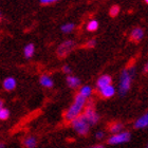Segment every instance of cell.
Returning a JSON list of instances; mask_svg holds the SVG:
<instances>
[{"instance_id":"obj_1","label":"cell","mask_w":148,"mask_h":148,"mask_svg":"<svg viewBox=\"0 0 148 148\" xmlns=\"http://www.w3.org/2000/svg\"><path fill=\"white\" fill-rule=\"evenodd\" d=\"M87 105V99L82 96L78 93L75 99H74L72 105L68 108V110L66 111L65 113V119L68 122H72L73 120H75L76 117L80 116L83 114V111L85 110Z\"/></svg>"},{"instance_id":"obj_2","label":"cell","mask_w":148,"mask_h":148,"mask_svg":"<svg viewBox=\"0 0 148 148\" xmlns=\"http://www.w3.org/2000/svg\"><path fill=\"white\" fill-rule=\"evenodd\" d=\"M134 75H136V67H130L129 69H124L122 71L119 83V94L121 96L126 95L128 93Z\"/></svg>"},{"instance_id":"obj_3","label":"cell","mask_w":148,"mask_h":148,"mask_svg":"<svg viewBox=\"0 0 148 148\" xmlns=\"http://www.w3.org/2000/svg\"><path fill=\"white\" fill-rule=\"evenodd\" d=\"M82 115H83V116L85 117V120L89 123L90 126L96 125L99 121V115L97 114V112L95 111V109H94L93 102H91V101H89V102L87 101L86 108H85L84 113L82 114Z\"/></svg>"},{"instance_id":"obj_4","label":"cell","mask_w":148,"mask_h":148,"mask_svg":"<svg viewBox=\"0 0 148 148\" xmlns=\"http://www.w3.org/2000/svg\"><path fill=\"white\" fill-rule=\"evenodd\" d=\"M71 126H72V128L75 130V132L78 133L79 136H86L90 130L89 123L85 120V117H84L83 115H80V116L76 117L75 120L72 121Z\"/></svg>"},{"instance_id":"obj_5","label":"cell","mask_w":148,"mask_h":148,"mask_svg":"<svg viewBox=\"0 0 148 148\" xmlns=\"http://www.w3.org/2000/svg\"><path fill=\"white\" fill-rule=\"evenodd\" d=\"M130 139H131V133L129 131L123 130V131H121L119 133L112 134L108 139L107 143H108L109 145H120V144L129 142Z\"/></svg>"},{"instance_id":"obj_6","label":"cell","mask_w":148,"mask_h":148,"mask_svg":"<svg viewBox=\"0 0 148 148\" xmlns=\"http://www.w3.org/2000/svg\"><path fill=\"white\" fill-rule=\"evenodd\" d=\"M74 47H75V42L73 40H66L57 48V55L60 58H64L71 52Z\"/></svg>"},{"instance_id":"obj_7","label":"cell","mask_w":148,"mask_h":148,"mask_svg":"<svg viewBox=\"0 0 148 148\" xmlns=\"http://www.w3.org/2000/svg\"><path fill=\"white\" fill-rule=\"evenodd\" d=\"M133 127L136 129H145V128H148V111L136 119L134 124H133Z\"/></svg>"},{"instance_id":"obj_8","label":"cell","mask_w":148,"mask_h":148,"mask_svg":"<svg viewBox=\"0 0 148 148\" xmlns=\"http://www.w3.org/2000/svg\"><path fill=\"white\" fill-rule=\"evenodd\" d=\"M111 83H112V78H111L110 75H102L101 77H99V79L96 82V87H97V89L101 90L103 88H105L107 86H110Z\"/></svg>"},{"instance_id":"obj_9","label":"cell","mask_w":148,"mask_h":148,"mask_svg":"<svg viewBox=\"0 0 148 148\" xmlns=\"http://www.w3.org/2000/svg\"><path fill=\"white\" fill-rule=\"evenodd\" d=\"M144 37V30L141 28H136L131 31V34H130V39L132 41H136V42H139L143 39Z\"/></svg>"},{"instance_id":"obj_10","label":"cell","mask_w":148,"mask_h":148,"mask_svg":"<svg viewBox=\"0 0 148 148\" xmlns=\"http://www.w3.org/2000/svg\"><path fill=\"white\" fill-rule=\"evenodd\" d=\"M99 94L104 99H110V97H112L115 94V88L112 85L105 87V88H103V89L99 90Z\"/></svg>"},{"instance_id":"obj_11","label":"cell","mask_w":148,"mask_h":148,"mask_svg":"<svg viewBox=\"0 0 148 148\" xmlns=\"http://www.w3.org/2000/svg\"><path fill=\"white\" fill-rule=\"evenodd\" d=\"M16 79L14 77H6L5 79L3 80V88L6 91H12L16 88Z\"/></svg>"},{"instance_id":"obj_12","label":"cell","mask_w":148,"mask_h":148,"mask_svg":"<svg viewBox=\"0 0 148 148\" xmlns=\"http://www.w3.org/2000/svg\"><path fill=\"white\" fill-rule=\"evenodd\" d=\"M67 84H68V86L70 87V88L75 89V88L80 86V79L76 76L69 75V76L67 77Z\"/></svg>"},{"instance_id":"obj_13","label":"cell","mask_w":148,"mask_h":148,"mask_svg":"<svg viewBox=\"0 0 148 148\" xmlns=\"http://www.w3.org/2000/svg\"><path fill=\"white\" fill-rule=\"evenodd\" d=\"M23 146L25 148H35L37 146V139L33 136H27L23 140Z\"/></svg>"},{"instance_id":"obj_14","label":"cell","mask_w":148,"mask_h":148,"mask_svg":"<svg viewBox=\"0 0 148 148\" xmlns=\"http://www.w3.org/2000/svg\"><path fill=\"white\" fill-rule=\"evenodd\" d=\"M39 83H40V85L42 87H45V88H52L53 84H54L53 83V79L49 75H42V76L40 77Z\"/></svg>"},{"instance_id":"obj_15","label":"cell","mask_w":148,"mask_h":148,"mask_svg":"<svg viewBox=\"0 0 148 148\" xmlns=\"http://www.w3.org/2000/svg\"><path fill=\"white\" fill-rule=\"evenodd\" d=\"M124 130V124L120 123V122H115V123H112L109 127V131H110L112 134H115V133H119L121 131Z\"/></svg>"},{"instance_id":"obj_16","label":"cell","mask_w":148,"mask_h":148,"mask_svg":"<svg viewBox=\"0 0 148 148\" xmlns=\"http://www.w3.org/2000/svg\"><path fill=\"white\" fill-rule=\"evenodd\" d=\"M34 52H35V46L33 43H29L27 46L25 47V49H23V54L27 58H31L32 56L34 55Z\"/></svg>"},{"instance_id":"obj_17","label":"cell","mask_w":148,"mask_h":148,"mask_svg":"<svg viewBox=\"0 0 148 148\" xmlns=\"http://www.w3.org/2000/svg\"><path fill=\"white\" fill-rule=\"evenodd\" d=\"M79 94L84 97H86V99H89L91 94H92V88L88 85L86 86H83L82 88L79 89Z\"/></svg>"},{"instance_id":"obj_18","label":"cell","mask_w":148,"mask_h":148,"mask_svg":"<svg viewBox=\"0 0 148 148\" xmlns=\"http://www.w3.org/2000/svg\"><path fill=\"white\" fill-rule=\"evenodd\" d=\"M99 29V22L96 20H91L89 21V23L87 25V30L90 32H94Z\"/></svg>"},{"instance_id":"obj_19","label":"cell","mask_w":148,"mask_h":148,"mask_svg":"<svg viewBox=\"0 0 148 148\" xmlns=\"http://www.w3.org/2000/svg\"><path fill=\"white\" fill-rule=\"evenodd\" d=\"M10 117V110L6 108H1L0 109V121H5Z\"/></svg>"},{"instance_id":"obj_20","label":"cell","mask_w":148,"mask_h":148,"mask_svg":"<svg viewBox=\"0 0 148 148\" xmlns=\"http://www.w3.org/2000/svg\"><path fill=\"white\" fill-rule=\"evenodd\" d=\"M60 30H62L64 33H70V32H72L74 30V23H71V22H70V23L62 25Z\"/></svg>"},{"instance_id":"obj_21","label":"cell","mask_w":148,"mask_h":148,"mask_svg":"<svg viewBox=\"0 0 148 148\" xmlns=\"http://www.w3.org/2000/svg\"><path fill=\"white\" fill-rule=\"evenodd\" d=\"M119 13H120V6H119V5H112V6H111L110 11H109V14H110V16H112V17H115V16L119 15Z\"/></svg>"},{"instance_id":"obj_22","label":"cell","mask_w":148,"mask_h":148,"mask_svg":"<svg viewBox=\"0 0 148 148\" xmlns=\"http://www.w3.org/2000/svg\"><path fill=\"white\" fill-rule=\"evenodd\" d=\"M104 138H105V132H104V131H97V132L95 133V139L103 140Z\"/></svg>"},{"instance_id":"obj_23","label":"cell","mask_w":148,"mask_h":148,"mask_svg":"<svg viewBox=\"0 0 148 148\" xmlns=\"http://www.w3.org/2000/svg\"><path fill=\"white\" fill-rule=\"evenodd\" d=\"M95 45H96V40L95 39H91V40H89V41H88V43L86 45V47H87V48H94V47H95Z\"/></svg>"},{"instance_id":"obj_24","label":"cell","mask_w":148,"mask_h":148,"mask_svg":"<svg viewBox=\"0 0 148 148\" xmlns=\"http://www.w3.org/2000/svg\"><path fill=\"white\" fill-rule=\"evenodd\" d=\"M58 0H40V3L41 4H51V3H54Z\"/></svg>"},{"instance_id":"obj_25","label":"cell","mask_w":148,"mask_h":148,"mask_svg":"<svg viewBox=\"0 0 148 148\" xmlns=\"http://www.w3.org/2000/svg\"><path fill=\"white\" fill-rule=\"evenodd\" d=\"M62 71L65 72V73H67V74H70V73H71V68H70L68 65H66V66H64V67H62Z\"/></svg>"},{"instance_id":"obj_26","label":"cell","mask_w":148,"mask_h":148,"mask_svg":"<svg viewBox=\"0 0 148 148\" xmlns=\"http://www.w3.org/2000/svg\"><path fill=\"white\" fill-rule=\"evenodd\" d=\"M143 72L144 73H148V62L144 65V68H143Z\"/></svg>"},{"instance_id":"obj_27","label":"cell","mask_w":148,"mask_h":148,"mask_svg":"<svg viewBox=\"0 0 148 148\" xmlns=\"http://www.w3.org/2000/svg\"><path fill=\"white\" fill-rule=\"evenodd\" d=\"M89 148H105V146L102 145V144H97V145H94L92 147H89Z\"/></svg>"},{"instance_id":"obj_28","label":"cell","mask_w":148,"mask_h":148,"mask_svg":"<svg viewBox=\"0 0 148 148\" xmlns=\"http://www.w3.org/2000/svg\"><path fill=\"white\" fill-rule=\"evenodd\" d=\"M3 108V101L2 99H0V109Z\"/></svg>"},{"instance_id":"obj_29","label":"cell","mask_w":148,"mask_h":148,"mask_svg":"<svg viewBox=\"0 0 148 148\" xmlns=\"http://www.w3.org/2000/svg\"><path fill=\"white\" fill-rule=\"evenodd\" d=\"M0 148H4V144L3 143H0Z\"/></svg>"},{"instance_id":"obj_30","label":"cell","mask_w":148,"mask_h":148,"mask_svg":"<svg viewBox=\"0 0 148 148\" xmlns=\"http://www.w3.org/2000/svg\"><path fill=\"white\" fill-rule=\"evenodd\" d=\"M144 1H145V2H146V3H147V4H148V0H144Z\"/></svg>"},{"instance_id":"obj_31","label":"cell","mask_w":148,"mask_h":148,"mask_svg":"<svg viewBox=\"0 0 148 148\" xmlns=\"http://www.w3.org/2000/svg\"><path fill=\"white\" fill-rule=\"evenodd\" d=\"M147 148H148V145H147Z\"/></svg>"},{"instance_id":"obj_32","label":"cell","mask_w":148,"mask_h":148,"mask_svg":"<svg viewBox=\"0 0 148 148\" xmlns=\"http://www.w3.org/2000/svg\"><path fill=\"white\" fill-rule=\"evenodd\" d=\"M0 16H1V14H0Z\"/></svg>"}]
</instances>
